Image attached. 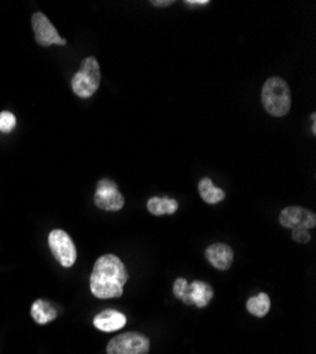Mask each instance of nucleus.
Wrapping results in <instances>:
<instances>
[{
  "instance_id": "6",
  "label": "nucleus",
  "mask_w": 316,
  "mask_h": 354,
  "mask_svg": "<svg viewBox=\"0 0 316 354\" xmlns=\"http://www.w3.org/2000/svg\"><path fill=\"white\" fill-rule=\"evenodd\" d=\"M94 203L101 210L120 212L124 207L125 198L120 193L117 183L109 180V179H102L97 185V190L94 194Z\"/></svg>"
},
{
  "instance_id": "8",
  "label": "nucleus",
  "mask_w": 316,
  "mask_h": 354,
  "mask_svg": "<svg viewBox=\"0 0 316 354\" xmlns=\"http://www.w3.org/2000/svg\"><path fill=\"white\" fill-rule=\"evenodd\" d=\"M279 223L282 227L295 230V228H313L316 225V214L310 210L297 207H286L279 214Z\"/></svg>"
},
{
  "instance_id": "7",
  "label": "nucleus",
  "mask_w": 316,
  "mask_h": 354,
  "mask_svg": "<svg viewBox=\"0 0 316 354\" xmlns=\"http://www.w3.org/2000/svg\"><path fill=\"white\" fill-rule=\"evenodd\" d=\"M32 26H33V32H35V39L40 46L48 47L53 44H57V46L67 44L66 39H63L59 35V32L55 30V27L47 19L46 15H43L40 12L35 13L32 17Z\"/></svg>"
},
{
  "instance_id": "3",
  "label": "nucleus",
  "mask_w": 316,
  "mask_h": 354,
  "mask_svg": "<svg viewBox=\"0 0 316 354\" xmlns=\"http://www.w3.org/2000/svg\"><path fill=\"white\" fill-rule=\"evenodd\" d=\"M101 82V68L94 57H87L81 63L80 70L71 80V88L77 97L90 98L93 97Z\"/></svg>"
},
{
  "instance_id": "12",
  "label": "nucleus",
  "mask_w": 316,
  "mask_h": 354,
  "mask_svg": "<svg viewBox=\"0 0 316 354\" xmlns=\"http://www.w3.org/2000/svg\"><path fill=\"white\" fill-rule=\"evenodd\" d=\"M179 209V203L170 197H151L148 200V212L154 216L175 214Z\"/></svg>"
},
{
  "instance_id": "9",
  "label": "nucleus",
  "mask_w": 316,
  "mask_h": 354,
  "mask_svg": "<svg viewBox=\"0 0 316 354\" xmlns=\"http://www.w3.org/2000/svg\"><path fill=\"white\" fill-rule=\"evenodd\" d=\"M205 254H206L207 261L213 265L216 270H220V271L228 270L230 267H232V263L234 261L233 248L228 247L227 244H223V243L212 244L210 247H207Z\"/></svg>"
},
{
  "instance_id": "2",
  "label": "nucleus",
  "mask_w": 316,
  "mask_h": 354,
  "mask_svg": "<svg viewBox=\"0 0 316 354\" xmlns=\"http://www.w3.org/2000/svg\"><path fill=\"white\" fill-rule=\"evenodd\" d=\"M261 101L270 115L277 118L285 116L291 109L290 85L279 77L268 78L263 86Z\"/></svg>"
},
{
  "instance_id": "11",
  "label": "nucleus",
  "mask_w": 316,
  "mask_h": 354,
  "mask_svg": "<svg viewBox=\"0 0 316 354\" xmlns=\"http://www.w3.org/2000/svg\"><path fill=\"white\" fill-rule=\"evenodd\" d=\"M214 297V290L210 283L203 281H194L189 283V301L190 305L197 308H206Z\"/></svg>"
},
{
  "instance_id": "17",
  "label": "nucleus",
  "mask_w": 316,
  "mask_h": 354,
  "mask_svg": "<svg viewBox=\"0 0 316 354\" xmlns=\"http://www.w3.org/2000/svg\"><path fill=\"white\" fill-rule=\"evenodd\" d=\"M16 127V116L12 112H0V132L9 133Z\"/></svg>"
},
{
  "instance_id": "1",
  "label": "nucleus",
  "mask_w": 316,
  "mask_h": 354,
  "mask_svg": "<svg viewBox=\"0 0 316 354\" xmlns=\"http://www.w3.org/2000/svg\"><path fill=\"white\" fill-rule=\"evenodd\" d=\"M129 275L124 262L113 254L100 257L90 277L91 293L98 299L120 298Z\"/></svg>"
},
{
  "instance_id": "10",
  "label": "nucleus",
  "mask_w": 316,
  "mask_h": 354,
  "mask_svg": "<svg viewBox=\"0 0 316 354\" xmlns=\"http://www.w3.org/2000/svg\"><path fill=\"white\" fill-rule=\"evenodd\" d=\"M127 324V316L118 310L106 309L94 317V326L105 333L121 330Z\"/></svg>"
},
{
  "instance_id": "5",
  "label": "nucleus",
  "mask_w": 316,
  "mask_h": 354,
  "mask_svg": "<svg viewBox=\"0 0 316 354\" xmlns=\"http://www.w3.org/2000/svg\"><path fill=\"white\" fill-rule=\"evenodd\" d=\"M48 247L54 258L64 268H70L77 261V248L64 230H53L48 235Z\"/></svg>"
},
{
  "instance_id": "20",
  "label": "nucleus",
  "mask_w": 316,
  "mask_h": 354,
  "mask_svg": "<svg viewBox=\"0 0 316 354\" xmlns=\"http://www.w3.org/2000/svg\"><path fill=\"white\" fill-rule=\"evenodd\" d=\"M151 5H154V6H156V8H160V6H170V5H174V2H171V0H166V2H160V0H152Z\"/></svg>"
},
{
  "instance_id": "15",
  "label": "nucleus",
  "mask_w": 316,
  "mask_h": 354,
  "mask_svg": "<svg viewBox=\"0 0 316 354\" xmlns=\"http://www.w3.org/2000/svg\"><path fill=\"white\" fill-rule=\"evenodd\" d=\"M271 308V299L267 293L261 292L257 297H252L247 301V310L257 317H264Z\"/></svg>"
},
{
  "instance_id": "19",
  "label": "nucleus",
  "mask_w": 316,
  "mask_h": 354,
  "mask_svg": "<svg viewBox=\"0 0 316 354\" xmlns=\"http://www.w3.org/2000/svg\"><path fill=\"white\" fill-rule=\"evenodd\" d=\"M185 3H186V5H189V6H193V5H198V6H205V5H209L207 0H196V2H194V0H186Z\"/></svg>"
},
{
  "instance_id": "18",
  "label": "nucleus",
  "mask_w": 316,
  "mask_h": 354,
  "mask_svg": "<svg viewBox=\"0 0 316 354\" xmlns=\"http://www.w3.org/2000/svg\"><path fill=\"white\" fill-rule=\"evenodd\" d=\"M292 240L299 244H306L310 240V234L308 228H295L292 230Z\"/></svg>"
},
{
  "instance_id": "4",
  "label": "nucleus",
  "mask_w": 316,
  "mask_h": 354,
  "mask_svg": "<svg viewBox=\"0 0 316 354\" xmlns=\"http://www.w3.org/2000/svg\"><path fill=\"white\" fill-rule=\"evenodd\" d=\"M149 350L151 340L138 332L121 333L106 346V354H149Z\"/></svg>"
},
{
  "instance_id": "14",
  "label": "nucleus",
  "mask_w": 316,
  "mask_h": 354,
  "mask_svg": "<svg viewBox=\"0 0 316 354\" xmlns=\"http://www.w3.org/2000/svg\"><path fill=\"white\" fill-rule=\"evenodd\" d=\"M32 316L39 324H47L53 322L59 313H57V309L47 301L44 299H37L32 305Z\"/></svg>"
},
{
  "instance_id": "13",
  "label": "nucleus",
  "mask_w": 316,
  "mask_h": 354,
  "mask_svg": "<svg viewBox=\"0 0 316 354\" xmlns=\"http://www.w3.org/2000/svg\"><path fill=\"white\" fill-rule=\"evenodd\" d=\"M198 193L200 197H202L203 201L207 204H217L225 198L224 190L214 186L209 177H203V179L198 182Z\"/></svg>"
},
{
  "instance_id": "16",
  "label": "nucleus",
  "mask_w": 316,
  "mask_h": 354,
  "mask_svg": "<svg viewBox=\"0 0 316 354\" xmlns=\"http://www.w3.org/2000/svg\"><path fill=\"white\" fill-rule=\"evenodd\" d=\"M174 293L175 297L186 305H190L189 301V282L185 278H178L174 283Z\"/></svg>"
}]
</instances>
